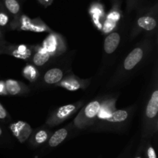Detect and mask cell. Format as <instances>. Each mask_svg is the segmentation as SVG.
Segmentation results:
<instances>
[{
	"instance_id": "1",
	"label": "cell",
	"mask_w": 158,
	"mask_h": 158,
	"mask_svg": "<svg viewBox=\"0 0 158 158\" xmlns=\"http://www.w3.org/2000/svg\"><path fill=\"white\" fill-rule=\"evenodd\" d=\"M153 35H145L140 42L122 60L114 75L106 84V88L120 86L134 76L149 59L154 47Z\"/></svg>"
},
{
	"instance_id": "2",
	"label": "cell",
	"mask_w": 158,
	"mask_h": 158,
	"mask_svg": "<svg viewBox=\"0 0 158 158\" xmlns=\"http://www.w3.org/2000/svg\"><path fill=\"white\" fill-rule=\"evenodd\" d=\"M158 82L157 73L155 74L152 83L150 85L149 94L146 98L141 120L142 140L152 138L158 130Z\"/></svg>"
},
{
	"instance_id": "3",
	"label": "cell",
	"mask_w": 158,
	"mask_h": 158,
	"mask_svg": "<svg viewBox=\"0 0 158 158\" xmlns=\"http://www.w3.org/2000/svg\"><path fill=\"white\" fill-rule=\"evenodd\" d=\"M135 110V106H131L124 109L116 110L108 118L97 122L90 129L92 131H114L121 132L123 130L127 128L131 123L133 114Z\"/></svg>"
},
{
	"instance_id": "4",
	"label": "cell",
	"mask_w": 158,
	"mask_h": 158,
	"mask_svg": "<svg viewBox=\"0 0 158 158\" xmlns=\"http://www.w3.org/2000/svg\"><path fill=\"white\" fill-rule=\"evenodd\" d=\"M157 3L153 6L144 9L137 13L133 28L131 29V40H134L140 33L151 35L157 32L158 26Z\"/></svg>"
},
{
	"instance_id": "5",
	"label": "cell",
	"mask_w": 158,
	"mask_h": 158,
	"mask_svg": "<svg viewBox=\"0 0 158 158\" xmlns=\"http://www.w3.org/2000/svg\"><path fill=\"white\" fill-rule=\"evenodd\" d=\"M104 97L102 96L97 97L83 106V107L79 111L73 123V126L76 129L84 130L90 127L95 123Z\"/></svg>"
},
{
	"instance_id": "6",
	"label": "cell",
	"mask_w": 158,
	"mask_h": 158,
	"mask_svg": "<svg viewBox=\"0 0 158 158\" xmlns=\"http://www.w3.org/2000/svg\"><path fill=\"white\" fill-rule=\"evenodd\" d=\"M83 103H84L83 100H80L76 103H69L53 110L48 116L46 125L50 128L61 124L62 123L74 115L80 108L83 107L84 105Z\"/></svg>"
},
{
	"instance_id": "7",
	"label": "cell",
	"mask_w": 158,
	"mask_h": 158,
	"mask_svg": "<svg viewBox=\"0 0 158 158\" xmlns=\"http://www.w3.org/2000/svg\"><path fill=\"white\" fill-rule=\"evenodd\" d=\"M11 30L30 31L34 32H52L50 28L40 18L30 19L25 14H21L17 19L11 22L9 29Z\"/></svg>"
},
{
	"instance_id": "8",
	"label": "cell",
	"mask_w": 158,
	"mask_h": 158,
	"mask_svg": "<svg viewBox=\"0 0 158 158\" xmlns=\"http://www.w3.org/2000/svg\"><path fill=\"white\" fill-rule=\"evenodd\" d=\"M68 66L56 65L45 69L40 73L37 83L40 86H56L57 84L69 74Z\"/></svg>"
},
{
	"instance_id": "9",
	"label": "cell",
	"mask_w": 158,
	"mask_h": 158,
	"mask_svg": "<svg viewBox=\"0 0 158 158\" xmlns=\"http://www.w3.org/2000/svg\"><path fill=\"white\" fill-rule=\"evenodd\" d=\"M41 46L54 59L63 55L67 49V45L64 37L52 31L43 40Z\"/></svg>"
},
{
	"instance_id": "10",
	"label": "cell",
	"mask_w": 158,
	"mask_h": 158,
	"mask_svg": "<svg viewBox=\"0 0 158 158\" xmlns=\"http://www.w3.org/2000/svg\"><path fill=\"white\" fill-rule=\"evenodd\" d=\"M35 46H26V45H14L7 43L3 49V54L13 56L25 61H30L34 52Z\"/></svg>"
},
{
	"instance_id": "11",
	"label": "cell",
	"mask_w": 158,
	"mask_h": 158,
	"mask_svg": "<svg viewBox=\"0 0 158 158\" xmlns=\"http://www.w3.org/2000/svg\"><path fill=\"white\" fill-rule=\"evenodd\" d=\"M122 36V32L120 29H116L115 31L106 35L103 45L104 61H106L109 57L114 55L118 49L121 43Z\"/></svg>"
},
{
	"instance_id": "12",
	"label": "cell",
	"mask_w": 158,
	"mask_h": 158,
	"mask_svg": "<svg viewBox=\"0 0 158 158\" xmlns=\"http://www.w3.org/2000/svg\"><path fill=\"white\" fill-rule=\"evenodd\" d=\"M89 79H81L74 74L69 73L57 84L56 86L63 88L68 91L75 92L80 89H85L90 84Z\"/></svg>"
},
{
	"instance_id": "13",
	"label": "cell",
	"mask_w": 158,
	"mask_h": 158,
	"mask_svg": "<svg viewBox=\"0 0 158 158\" xmlns=\"http://www.w3.org/2000/svg\"><path fill=\"white\" fill-rule=\"evenodd\" d=\"M9 130L12 135L20 143H25L27 141L33 131L30 125L25 121H17L15 123H11L9 125Z\"/></svg>"
},
{
	"instance_id": "14",
	"label": "cell",
	"mask_w": 158,
	"mask_h": 158,
	"mask_svg": "<svg viewBox=\"0 0 158 158\" xmlns=\"http://www.w3.org/2000/svg\"><path fill=\"white\" fill-rule=\"evenodd\" d=\"M117 97H111V96H105L103 102H102L101 107L97 115V122L102 121L105 119L108 118L114 111L116 110V103H117Z\"/></svg>"
},
{
	"instance_id": "15",
	"label": "cell",
	"mask_w": 158,
	"mask_h": 158,
	"mask_svg": "<svg viewBox=\"0 0 158 158\" xmlns=\"http://www.w3.org/2000/svg\"><path fill=\"white\" fill-rule=\"evenodd\" d=\"M6 89L7 94L12 96H22L26 95L30 92V89L26 84L23 82L13 80V79H8L5 81Z\"/></svg>"
},
{
	"instance_id": "16",
	"label": "cell",
	"mask_w": 158,
	"mask_h": 158,
	"mask_svg": "<svg viewBox=\"0 0 158 158\" xmlns=\"http://www.w3.org/2000/svg\"><path fill=\"white\" fill-rule=\"evenodd\" d=\"M52 59L54 58L46 52L43 46H35V52L29 62L36 68H41L45 67Z\"/></svg>"
},
{
	"instance_id": "17",
	"label": "cell",
	"mask_w": 158,
	"mask_h": 158,
	"mask_svg": "<svg viewBox=\"0 0 158 158\" xmlns=\"http://www.w3.org/2000/svg\"><path fill=\"white\" fill-rule=\"evenodd\" d=\"M51 134H52V131L49 128L42 127L33 130L29 139V141L33 146H40L48 141Z\"/></svg>"
},
{
	"instance_id": "18",
	"label": "cell",
	"mask_w": 158,
	"mask_h": 158,
	"mask_svg": "<svg viewBox=\"0 0 158 158\" xmlns=\"http://www.w3.org/2000/svg\"><path fill=\"white\" fill-rule=\"evenodd\" d=\"M72 124H69L65 127L57 130L54 133H52L47 141V145L49 148H56L60 144H61L66 138L69 136V133L71 131Z\"/></svg>"
},
{
	"instance_id": "19",
	"label": "cell",
	"mask_w": 158,
	"mask_h": 158,
	"mask_svg": "<svg viewBox=\"0 0 158 158\" xmlns=\"http://www.w3.org/2000/svg\"><path fill=\"white\" fill-rule=\"evenodd\" d=\"M2 3L12 17V21L17 19L21 15L22 8L19 0H2Z\"/></svg>"
},
{
	"instance_id": "20",
	"label": "cell",
	"mask_w": 158,
	"mask_h": 158,
	"mask_svg": "<svg viewBox=\"0 0 158 158\" xmlns=\"http://www.w3.org/2000/svg\"><path fill=\"white\" fill-rule=\"evenodd\" d=\"M22 75L25 79L30 83H36L40 76V72L38 68L35 67L32 63H28L22 70Z\"/></svg>"
},
{
	"instance_id": "21",
	"label": "cell",
	"mask_w": 158,
	"mask_h": 158,
	"mask_svg": "<svg viewBox=\"0 0 158 158\" xmlns=\"http://www.w3.org/2000/svg\"><path fill=\"white\" fill-rule=\"evenodd\" d=\"M122 18H123V15H122V11L120 9V2L114 0V2H113L112 8L110 10V12L107 14H106L105 19L119 23V22L121 20Z\"/></svg>"
},
{
	"instance_id": "22",
	"label": "cell",
	"mask_w": 158,
	"mask_h": 158,
	"mask_svg": "<svg viewBox=\"0 0 158 158\" xmlns=\"http://www.w3.org/2000/svg\"><path fill=\"white\" fill-rule=\"evenodd\" d=\"M88 12H89L90 17L97 16L103 19H105V17H106L104 6L102 3L99 2H94L91 3Z\"/></svg>"
},
{
	"instance_id": "23",
	"label": "cell",
	"mask_w": 158,
	"mask_h": 158,
	"mask_svg": "<svg viewBox=\"0 0 158 158\" xmlns=\"http://www.w3.org/2000/svg\"><path fill=\"white\" fill-rule=\"evenodd\" d=\"M11 22H12V17L5 9L2 3L0 2V29L2 30L9 29Z\"/></svg>"
},
{
	"instance_id": "24",
	"label": "cell",
	"mask_w": 158,
	"mask_h": 158,
	"mask_svg": "<svg viewBox=\"0 0 158 158\" xmlns=\"http://www.w3.org/2000/svg\"><path fill=\"white\" fill-rule=\"evenodd\" d=\"M117 26H118V23L105 19L103 23V26H102V33L105 35H108V34L111 33L112 32L115 31L117 29Z\"/></svg>"
},
{
	"instance_id": "25",
	"label": "cell",
	"mask_w": 158,
	"mask_h": 158,
	"mask_svg": "<svg viewBox=\"0 0 158 158\" xmlns=\"http://www.w3.org/2000/svg\"><path fill=\"white\" fill-rule=\"evenodd\" d=\"M0 122L2 123H8L11 122V116L1 103H0Z\"/></svg>"
},
{
	"instance_id": "26",
	"label": "cell",
	"mask_w": 158,
	"mask_h": 158,
	"mask_svg": "<svg viewBox=\"0 0 158 158\" xmlns=\"http://www.w3.org/2000/svg\"><path fill=\"white\" fill-rule=\"evenodd\" d=\"M139 0H127V12L131 13L138 4Z\"/></svg>"
},
{
	"instance_id": "27",
	"label": "cell",
	"mask_w": 158,
	"mask_h": 158,
	"mask_svg": "<svg viewBox=\"0 0 158 158\" xmlns=\"http://www.w3.org/2000/svg\"><path fill=\"white\" fill-rule=\"evenodd\" d=\"M147 154H148V158H157L155 150L151 145H149L147 148Z\"/></svg>"
},
{
	"instance_id": "28",
	"label": "cell",
	"mask_w": 158,
	"mask_h": 158,
	"mask_svg": "<svg viewBox=\"0 0 158 158\" xmlns=\"http://www.w3.org/2000/svg\"><path fill=\"white\" fill-rule=\"evenodd\" d=\"M5 138H9V134H8L6 128L3 127V125L0 123V139L3 140Z\"/></svg>"
},
{
	"instance_id": "29",
	"label": "cell",
	"mask_w": 158,
	"mask_h": 158,
	"mask_svg": "<svg viewBox=\"0 0 158 158\" xmlns=\"http://www.w3.org/2000/svg\"><path fill=\"white\" fill-rule=\"evenodd\" d=\"M0 95H7V92H6V84H5V81H3V80H0Z\"/></svg>"
},
{
	"instance_id": "30",
	"label": "cell",
	"mask_w": 158,
	"mask_h": 158,
	"mask_svg": "<svg viewBox=\"0 0 158 158\" xmlns=\"http://www.w3.org/2000/svg\"><path fill=\"white\" fill-rule=\"evenodd\" d=\"M37 1L44 7H48L53 2V0H37Z\"/></svg>"
},
{
	"instance_id": "31",
	"label": "cell",
	"mask_w": 158,
	"mask_h": 158,
	"mask_svg": "<svg viewBox=\"0 0 158 158\" xmlns=\"http://www.w3.org/2000/svg\"><path fill=\"white\" fill-rule=\"evenodd\" d=\"M6 40H5V35H4V30L0 29V44H2V43H6Z\"/></svg>"
},
{
	"instance_id": "32",
	"label": "cell",
	"mask_w": 158,
	"mask_h": 158,
	"mask_svg": "<svg viewBox=\"0 0 158 158\" xmlns=\"http://www.w3.org/2000/svg\"><path fill=\"white\" fill-rule=\"evenodd\" d=\"M8 42H6V43H2V44H0V55H2L3 54V49H4L5 46L6 45Z\"/></svg>"
},
{
	"instance_id": "33",
	"label": "cell",
	"mask_w": 158,
	"mask_h": 158,
	"mask_svg": "<svg viewBox=\"0 0 158 158\" xmlns=\"http://www.w3.org/2000/svg\"><path fill=\"white\" fill-rule=\"evenodd\" d=\"M136 158H140V157H137Z\"/></svg>"
}]
</instances>
